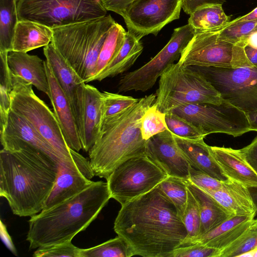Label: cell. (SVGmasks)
Listing matches in <instances>:
<instances>
[{
    "mask_svg": "<svg viewBox=\"0 0 257 257\" xmlns=\"http://www.w3.org/2000/svg\"><path fill=\"white\" fill-rule=\"evenodd\" d=\"M220 250L207 245L194 243L175 249L172 257H219Z\"/></svg>",
    "mask_w": 257,
    "mask_h": 257,
    "instance_id": "41",
    "label": "cell"
},
{
    "mask_svg": "<svg viewBox=\"0 0 257 257\" xmlns=\"http://www.w3.org/2000/svg\"><path fill=\"white\" fill-rule=\"evenodd\" d=\"M76 123L82 149L87 152L97 141L102 126V94L84 83L78 89Z\"/></svg>",
    "mask_w": 257,
    "mask_h": 257,
    "instance_id": "16",
    "label": "cell"
},
{
    "mask_svg": "<svg viewBox=\"0 0 257 257\" xmlns=\"http://www.w3.org/2000/svg\"><path fill=\"white\" fill-rule=\"evenodd\" d=\"M165 121L168 130L179 137L189 140L205 137L190 122L171 112L165 113Z\"/></svg>",
    "mask_w": 257,
    "mask_h": 257,
    "instance_id": "39",
    "label": "cell"
},
{
    "mask_svg": "<svg viewBox=\"0 0 257 257\" xmlns=\"http://www.w3.org/2000/svg\"><path fill=\"white\" fill-rule=\"evenodd\" d=\"M251 131L257 132V110L246 112Z\"/></svg>",
    "mask_w": 257,
    "mask_h": 257,
    "instance_id": "49",
    "label": "cell"
},
{
    "mask_svg": "<svg viewBox=\"0 0 257 257\" xmlns=\"http://www.w3.org/2000/svg\"><path fill=\"white\" fill-rule=\"evenodd\" d=\"M165 113L160 111L153 104L142 117L141 134L143 138L148 140L155 135L167 130Z\"/></svg>",
    "mask_w": 257,
    "mask_h": 257,
    "instance_id": "37",
    "label": "cell"
},
{
    "mask_svg": "<svg viewBox=\"0 0 257 257\" xmlns=\"http://www.w3.org/2000/svg\"><path fill=\"white\" fill-rule=\"evenodd\" d=\"M188 180L203 190H218L221 187L223 182L191 166Z\"/></svg>",
    "mask_w": 257,
    "mask_h": 257,
    "instance_id": "42",
    "label": "cell"
},
{
    "mask_svg": "<svg viewBox=\"0 0 257 257\" xmlns=\"http://www.w3.org/2000/svg\"><path fill=\"white\" fill-rule=\"evenodd\" d=\"M168 176L145 154L124 162L106 180L111 198L123 205L149 192Z\"/></svg>",
    "mask_w": 257,
    "mask_h": 257,
    "instance_id": "10",
    "label": "cell"
},
{
    "mask_svg": "<svg viewBox=\"0 0 257 257\" xmlns=\"http://www.w3.org/2000/svg\"><path fill=\"white\" fill-rule=\"evenodd\" d=\"M240 150L247 161L257 172V137L249 145Z\"/></svg>",
    "mask_w": 257,
    "mask_h": 257,
    "instance_id": "45",
    "label": "cell"
},
{
    "mask_svg": "<svg viewBox=\"0 0 257 257\" xmlns=\"http://www.w3.org/2000/svg\"><path fill=\"white\" fill-rule=\"evenodd\" d=\"M146 155L168 176L189 179L191 166L169 130L148 140Z\"/></svg>",
    "mask_w": 257,
    "mask_h": 257,
    "instance_id": "17",
    "label": "cell"
},
{
    "mask_svg": "<svg viewBox=\"0 0 257 257\" xmlns=\"http://www.w3.org/2000/svg\"><path fill=\"white\" fill-rule=\"evenodd\" d=\"M101 127L119 118L131 109L140 99L107 91L102 92Z\"/></svg>",
    "mask_w": 257,
    "mask_h": 257,
    "instance_id": "31",
    "label": "cell"
},
{
    "mask_svg": "<svg viewBox=\"0 0 257 257\" xmlns=\"http://www.w3.org/2000/svg\"><path fill=\"white\" fill-rule=\"evenodd\" d=\"M45 67L50 88L49 98L54 113L67 145L70 149L79 152L82 149V146L72 106L59 84L50 64L46 60Z\"/></svg>",
    "mask_w": 257,
    "mask_h": 257,
    "instance_id": "19",
    "label": "cell"
},
{
    "mask_svg": "<svg viewBox=\"0 0 257 257\" xmlns=\"http://www.w3.org/2000/svg\"><path fill=\"white\" fill-rule=\"evenodd\" d=\"M156 97V94H151L141 98L125 114L101 127L88 152L95 176L106 179L124 162L146 154L148 140L142 136V117Z\"/></svg>",
    "mask_w": 257,
    "mask_h": 257,
    "instance_id": "4",
    "label": "cell"
},
{
    "mask_svg": "<svg viewBox=\"0 0 257 257\" xmlns=\"http://www.w3.org/2000/svg\"><path fill=\"white\" fill-rule=\"evenodd\" d=\"M195 34L189 24L174 30L168 43L150 61L140 68L122 76L118 92H145L153 87L167 67L180 59L181 54Z\"/></svg>",
    "mask_w": 257,
    "mask_h": 257,
    "instance_id": "13",
    "label": "cell"
},
{
    "mask_svg": "<svg viewBox=\"0 0 257 257\" xmlns=\"http://www.w3.org/2000/svg\"><path fill=\"white\" fill-rule=\"evenodd\" d=\"M80 257H131L133 254L121 237L110 239L88 248H80Z\"/></svg>",
    "mask_w": 257,
    "mask_h": 257,
    "instance_id": "33",
    "label": "cell"
},
{
    "mask_svg": "<svg viewBox=\"0 0 257 257\" xmlns=\"http://www.w3.org/2000/svg\"><path fill=\"white\" fill-rule=\"evenodd\" d=\"M52 29L30 21L18 22L13 41L14 51L28 52L49 44L52 40Z\"/></svg>",
    "mask_w": 257,
    "mask_h": 257,
    "instance_id": "26",
    "label": "cell"
},
{
    "mask_svg": "<svg viewBox=\"0 0 257 257\" xmlns=\"http://www.w3.org/2000/svg\"><path fill=\"white\" fill-rule=\"evenodd\" d=\"M113 228L133 256L172 257L187 237L176 207L159 185L121 205Z\"/></svg>",
    "mask_w": 257,
    "mask_h": 257,
    "instance_id": "1",
    "label": "cell"
},
{
    "mask_svg": "<svg viewBox=\"0 0 257 257\" xmlns=\"http://www.w3.org/2000/svg\"><path fill=\"white\" fill-rule=\"evenodd\" d=\"M257 32V20L235 24L229 23L219 30V37L223 40L237 44L247 42L249 37Z\"/></svg>",
    "mask_w": 257,
    "mask_h": 257,
    "instance_id": "38",
    "label": "cell"
},
{
    "mask_svg": "<svg viewBox=\"0 0 257 257\" xmlns=\"http://www.w3.org/2000/svg\"><path fill=\"white\" fill-rule=\"evenodd\" d=\"M143 51V46L141 40L127 31L123 44L118 53L94 81H101L126 71L133 65Z\"/></svg>",
    "mask_w": 257,
    "mask_h": 257,
    "instance_id": "28",
    "label": "cell"
},
{
    "mask_svg": "<svg viewBox=\"0 0 257 257\" xmlns=\"http://www.w3.org/2000/svg\"><path fill=\"white\" fill-rule=\"evenodd\" d=\"M115 23L109 15L54 28L51 43L85 83L90 82L101 48Z\"/></svg>",
    "mask_w": 257,
    "mask_h": 257,
    "instance_id": "5",
    "label": "cell"
},
{
    "mask_svg": "<svg viewBox=\"0 0 257 257\" xmlns=\"http://www.w3.org/2000/svg\"><path fill=\"white\" fill-rule=\"evenodd\" d=\"M170 112L190 122L204 137L223 133L237 137L251 131L246 113L224 100L220 105L183 104Z\"/></svg>",
    "mask_w": 257,
    "mask_h": 257,
    "instance_id": "11",
    "label": "cell"
},
{
    "mask_svg": "<svg viewBox=\"0 0 257 257\" xmlns=\"http://www.w3.org/2000/svg\"><path fill=\"white\" fill-rule=\"evenodd\" d=\"M226 0H182V9L184 12L190 15L196 9L210 5H221Z\"/></svg>",
    "mask_w": 257,
    "mask_h": 257,
    "instance_id": "43",
    "label": "cell"
},
{
    "mask_svg": "<svg viewBox=\"0 0 257 257\" xmlns=\"http://www.w3.org/2000/svg\"><path fill=\"white\" fill-rule=\"evenodd\" d=\"M8 64L13 75L24 79L49 97L45 61L37 55L12 51L8 53Z\"/></svg>",
    "mask_w": 257,
    "mask_h": 257,
    "instance_id": "23",
    "label": "cell"
},
{
    "mask_svg": "<svg viewBox=\"0 0 257 257\" xmlns=\"http://www.w3.org/2000/svg\"><path fill=\"white\" fill-rule=\"evenodd\" d=\"M80 248L71 241L40 247L33 254L35 257H80Z\"/></svg>",
    "mask_w": 257,
    "mask_h": 257,
    "instance_id": "40",
    "label": "cell"
},
{
    "mask_svg": "<svg viewBox=\"0 0 257 257\" xmlns=\"http://www.w3.org/2000/svg\"><path fill=\"white\" fill-rule=\"evenodd\" d=\"M255 214L230 217L214 228L201 234L188 244L200 243L219 250L235 241L249 228Z\"/></svg>",
    "mask_w": 257,
    "mask_h": 257,
    "instance_id": "24",
    "label": "cell"
},
{
    "mask_svg": "<svg viewBox=\"0 0 257 257\" xmlns=\"http://www.w3.org/2000/svg\"><path fill=\"white\" fill-rule=\"evenodd\" d=\"M19 21L51 29L105 16L101 0H16Z\"/></svg>",
    "mask_w": 257,
    "mask_h": 257,
    "instance_id": "7",
    "label": "cell"
},
{
    "mask_svg": "<svg viewBox=\"0 0 257 257\" xmlns=\"http://www.w3.org/2000/svg\"><path fill=\"white\" fill-rule=\"evenodd\" d=\"M0 127L1 142L4 150L10 151L19 145H27L44 152L59 162L65 159L24 118L11 109L5 124Z\"/></svg>",
    "mask_w": 257,
    "mask_h": 257,
    "instance_id": "18",
    "label": "cell"
},
{
    "mask_svg": "<svg viewBox=\"0 0 257 257\" xmlns=\"http://www.w3.org/2000/svg\"><path fill=\"white\" fill-rule=\"evenodd\" d=\"M257 20V7L253 9L248 14L238 17L229 22V24H235L237 23L251 21Z\"/></svg>",
    "mask_w": 257,
    "mask_h": 257,
    "instance_id": "48",
    "label": "cell"
},
{
    "mask_svg": "<svg viewBox=\"0 0 257 257\" xmlns=\"http://www.w3.org/2000/svg\"><path fill=\"white\" fill-rule=\"evenodd\" d=\"M0 234L1 239L7 247L15 255H17V249L12 238L8 233L7 227L2 220H1Z\"/></svg>",
    "mask_w": 257,
    "mask_h": 257,
    "instance_id": "46",
    "label": "cell"
},
{
    "mask_svg": "<svg viewBox=\"0 0 257 257\" xmlns=\"http://www.w3.org/2000/svg\"><path fill=\"white\" fill-rule=\"evenodd\" d=\"M18 22L16 0H0V52L12 51Z\"/></svg>",
    "mask_w": 257,
    "mask_h": 257,
    "instance_id": "30",
    "label": "cell"
},
{
    "mask_svg": "<svg viewBox=\"0 0 257 257\" xmlns=\"http://www.w3.org/2000/svg\"><path fill=\"white\" fill-rule=\"evenodd\" d=\"M59 162L27 145L0 152V195L13 213L31 217L40 212L55 183Z\"/></svg>",
    "mask_w": 257,
    "mask_h": 257,
    "instance_id": "2",
    "label": "cell"
},
{
    "mask_svg": "<svg viewBox=\"0 0 257 257\" xmlns=\"http://www.w3.org/2000/svg\"><path fill=\"white\" fill-rule=\"evenodd\" d=\"M240 257H257V247L240 255Z\"/></svg>",
    "mask_w": 257,
    "mask_h": 257,
    "instance_id": "51",
    "label": "cell"
},
{
    "mask_svg": "<svg viewBox=\"0 0 257 257\" xmlns=\"http://www.w3.org/2000/svg\"><path fill=\"white\" fill-rule=\"evenodd\" d=\"M71 158L59 162L55 183L43 209H48L82 192L94 181L90 161L70 149Z\"/></svg>",
    "mask_w": 257,
    "mask_h": 257,
    "instance_id": "15",
    "label": "cell"
},
{
    "mask_svg": "<svg viewBox=\"0 0 257 257\" xmlns=\"http://www.w3.org/2000/svg\"><path fill=\"white\" fill-rule=\"evenodd\" d=\"M221 5H210L196 9L190 15L188 23L195 33L210 31L224 27L230 22Z\"/></svg>",
    "mask_w": 257,
    "mask_h": 257,
    "instance_id": "29",
    "label": "cell"
},
{
    "mask_svg": "<svg viewBox=\"0 0 257 257\" xmlns=\"http://www.w3.org/2000/svg\"><path fill=\"white\" fill-rule=\"evenodd\" d=\"M187 231V237L183 245H186L199 235L201 229V217L198 203L188 188V200L182 218Z\"/></svg>",
    "mask_w": 257,
    "mask_h": 257,
    "instance_id": "36",
    "label": "cell"
},
{
    "mask_svg": "<svg viewBox=\"0 0 257 257\" xmlns=\"http://www.w3.org/2000/svg\"><path fill=\"white\" fill-rule=\"evenodd\" d=\"M12 79L11 109L24 118L63 158H71L70 149L54 112L36 95L31 84L13 75Z\"/></svg>",
    "mask_w": 257,
    "mask_h": 257,
    "instance_id": "8",
    "label": "cell"
},
{
    "mask_svg": "<svg viewBox=\"0 0 257 257\" xmlns=\"http://www.w3.org/2000/svg\"><path fill=\"white\" fill-rule=\"evenodd\" d=\"M159 186L175 205L179 216L182 219L188 200L186 180L176 177L168 176L159 184Z\"/></svg>",
    "mask_w": 257,
    "mask_h": 257,
    "instance_id": "34",
    "label": "cell"
},
{
    "mask_svg": "<svg viewBox=\"0 0 257 257\" xmlns=\"http://www.w3.org/2000/svg\"><path fill=\"white\" fill-rule=\"evenodd\" d=\"M203 191L216 200L230 217L256 214V209L249 188L238 182L227 178L223 180L219 189Z\"/></svg>",
    "mask_w": 257,
    "mask_h": 257,
    "instance_id": "21",
    "label": "cell"
},
{
    "mask_svg": "<svg viewBox=\"0 0 257 257\" xmlns=\"http://www.w3.org/2000/svg\"><path fill=\"white\" fill-rule=\"evenodd\" d=\"M182 0H135L121 16L127 31L138 39L156 36L167 24L180 18Z\"/></svg>",
    "mask_w": 257,
    "mask_h": 257,
    "instance_id": "14",
    "label": "cell"
},
{
    "mask_svg": "<svg viewBox=\"0 0 257 257\" xmlns=\"http://www.w3.org/2000/svg\"><path fill=\"white\" fill-rule=\"evenodd\" d=\"M135 0H101L104 8L121 16L127 7Z\"/></svg>",
    "mask_w": 257,
    "mask_h": 257,
    "instance_id": "44",
    "label": "cell"
},
{
    "mask_svg": "<svg viewBox=\"0 0 257 257\" xmlns=\"http://www.w3.org/2000/svg\"><path fill=\"white\" fill-rule=\"evenodd\" d=\"M249 189L256 209V216L257 215V188H250Z\"/></svg>",
    "mask_w": 257,
    "mask_h": 257,
    "instance_id": "52",
    "label": "cell"
},
{
    "mask_svg": "<svg viewBox=\"0 0 257 257\" xmlns=\"http://www.w3.org/2000/svg\"><path fill=\"white\" fill-rule=\"evenodd\" d=\"M43 51L46 60L50 64L59 84L71 104L76 118L78 89L85 83L52 43L45 46Z\"/></svg>",
    "mask_w": 257,
    "mask_h": 257,
    "instance_id": "22",
    "label": "cell"
},
{
    "mask_svg": "<svg viewBox=\"0 0 257 257\" xmlns=\"http://www.w3.org/2000/svg\"><path fill=\"white\" fill-rule=\"evenodd\" d=\"M190 67L202 74L223 100L245 113L257 110V67Z\"/></svg>",
    "mask_w": 257,
    "mask_h": 257,
    "instance_id": "12",
    "label": "cell"
},
{
    "mask_svg": "<svg viewBox=\"0 0 257 257\" xmlns=\"http://www.w3.org/2000/svg\"><path fill=\"white\" fill-rule=\"evenodd\" d=\"M173 135L180 149L192 167L220 180L227 179L213 158L209 146L204 142V139L189 140Z\"/></svg>",
    "mask_w": 257,
    "mask_h": 257,
    "instance_id": "25",
    "label": "cell"
},
{
    "mask_svg": "<svg viewBox=\"0 0 257 257\" xmlns=\"http://www.w3.org/2000/svg\"><path fill=\"white\" fill-rule=\"evenodd\" d=\"M211 154L226 178L239 182L247 188H257V172L240 149L209 146Z\"/></svg>",
    "mask_w": 257,
    "mask_h": 257,
    "instance_id": "20",
    "label": "cell"
},
{
    "mask_svg": "<svg viewBox=\"0 0 257 257\" xmlns=\"http://www.w3.org/2000/svg\"><path fill=\"white\" fill-rule=\"evenodd\" d=\"M244 51L247 58L254 66L257 67V48H255L248 44L244 47Z\"/></svg>",
    "mask_w": 257,
    "mask_h": 257,
    "instance_id": "47",
    "label": "cell"
},
{
    "mask_svg": "<svg viewBox=\"0 0 257 257\" xmlns=\"http://www.w3.org/2000/svg\"><path fill=\"white\" fill-rule=\"evenodd\" d=\"M155 94L153 104L164 113L183 104L220 105L223 101L218 91L202 74L179 63L169 65L163 72Z\"/></svg>",
    "mask_w": 257,
    "mask_h": 257,
    "instance_id": "6",
    "label": "cell"
},
{
    "mask_svg": "<svg viewBox=\"0 0 257 257\" xmlns=\"http://www.w3.org/2000/svg\"><path fill=\"white\" fill-rule=\"evenodd\" d=\"M195 33L178 62L185 66L236 68L253 66L246 57L247 42L233 43L219 37L221 29Z\"/></svg>",
    "mask_w": 257,
    "mask_h": 257,
    "instance_id": "9",
    "label": "cell"
},
{
    "mask_svg": "<svg viewBox=\"0 0 257 257\" xmlns=\"http://www.w3.org/2000/svg\"><path fill=\"white\" fill-rule=\"evenodd\" d=\"M126 33L124 28L117 23L111 28L100 50L95 73L90 82L93 81L116 56L123 44Z\"/></svg>",
    "mask_w": 257,
    "mask_h": 257,
    "instance_id": "32",
    "label": "cell"
},
{
    "mask_svg": "<svg viewBox=\"0 0 257 257\" xmlns=\"http://www.w3.org/2000/svg\"><path fill=\"white\" fill-rule=\"evenodd\" d=\"M257 247V217L254 218L248 229L235 241L220 250L219 257L240 256Z\"/></svg>",
    "mask_w": 257,
    "mask_h": 257,
    "instance_id": "35",
    "label": "cell"
},
{
    "mask_svg": "<svg viewBox=\"0 0 257 257\" xmlns=\"http://www.w3.org/2000/svg\"><path fill=\"white\" fill-rule=\"evenodd\" d=\"M247 44L252 47L257 48V32L252 34L247 40Z\"/></svg>",
    "mask_w": 257,
    "mask_h": 257,
    "instance_id": "50",
    "label": "cell"
},
{
    "mask_svg": "<svg viewBox=\"0 0 257 257\" xmlns=\"http://www.w3.org/2000/svg\"><path fill=\"white\" fill-rule=\"evenodd\" d=\"M186 183L199 206L201 217L199 235L214 228L230 217L226 210L209 194L188 180Z\"/></svg>",
    "mask_w": 257,
    "mask_h": 257,
    "instance_id": "27",
    "label": "cell"
},
{
    "mask_svg": "<svg viewBox=\"0 0 257 257\" xmlns=\"http://www.w3.org/2000/svg\"><path fill=\"white\" fill-rule=\"evenodd\" d=\"M111 198L107 182L94 181L78 194L31 217L27 240L35 249L71 241Z\"/></svg>",
    "mask_w": 257,
    "mask_h": 257,
    "instance_id": "3",
    "label": "cell"
}]
</instances>
